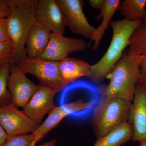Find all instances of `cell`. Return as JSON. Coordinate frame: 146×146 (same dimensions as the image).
<instances>
[{
  "label": "cell",
  "instance_id": "1",
  "mask_svg": "<svg viewBox=\"0 0 146 146\" xmlns=\"http://www.w3.org/2000/svg\"><path fill=\"white\" fill-rule=\"evenodd\" d=\"M106 87L86 80H78L68 84L62 90L60 106L69 116L85 118L93 116L105 97Z\"/></svg>",
  "mask_w": 146,
  "mask_h": 146
},
{
  "label": "cell",
  "instance_id": "2",
  "mask_svg": "<svg viewBox=\"0 0 146 146\" xmlns=\"http://www.w3.org/2000/svg\"><path fill=\"white\" fill-rule=\"evenodd\" d=\"M142 21H128L123 19L111 22L112 40L102 57L96 63L91 65L90 74L87 77L91 81L100 83L112 72L128 46L131 34Z\"/></svg>",
  "mask_w": 146,
  "mask_h": 146
},
{
  "label": "cell",
  "instance_id": "3",
  "mask_svg": "<svg viewBox=\"0 0 146 146\" xmlns=\"http://www.w3.org/2000/svg\"><path fill=\"white\" fill-rule=\"evenodd\" d=\"M11 10L6 19L10 41L14 47L11 63L16 64L27 57L25 42L35 21V12L38 0H9Z\"/></svg>",
  "mask_w": 146,
  "mask_h": 146
},
{
  "label": "cell",
  "instance_id": "4",
  "mask_svg": "<svg viewBox=\"0 0 146 146\" xmlns=\"http://www.w3.org/2000/svg\"><path fill=\"white\" fill-rule=\"evenodd\" d=\"M142 56L126 52L106 77L110 80L106 86V97H118L132 102L140 77Z\"/></svg>",
  "mask_w": 146,
  "mask_h": 146
},
{
  "label": "cell",
  "instance_id": "5",
  "mask_svg": "<svg viewBox=\"0 0 146 146\" xmlns=\"http://www.w3.org/2000/svg\"><path fill=\"white\" fill-rule=\"evenodd\" d=\"M131 102L105 97L94 111L92 123L98 139L127 122Z\"/></svg>",
  "mask_w": 146,
  "mask_h": 146
},
{
  "label": "cell",
  "instance_id": "6",
  "mask_svg": "<svg viewBox=\"0 0 146 146\" xmlns=\"http://www.w3.org/2000/svg\"><path fill=\"white\" fill-rule=\"evenodd\" d=\"M58 63L59 61L46 60L40 57H27L16 65L26 74H31L38 79L40 84L58 93L67 86L60 75Z\"/></svg>",
  "mask_w": 146,
  "mask_h": 146
},
{
  "label": "cell",
  "instance_id": "7",
  "mask_svg": "<svg viewBox=\"0 0 146 146\" xmlns=\"http://www.w3.org/2000/svg\"><path fill=\"white\" fill-rule=\"evenodd\" d=\"M0 125L7 138L33 133L40 125L12 102L0 107Z\"/></svg>",
  "mask_w": 146,
  "mask_h": 146
},
{
  "label": "cell",
  "instance_id": "8",
  "mask_svg": "<svg viewBox=\"0 0 146 146\" xmlns=\"http://www.w3.org/2000/svg\"><path fill=\"white\" fill-rule=\"evenodd\" d=\"M62 9L67 26L73 33L91 39L96 28L89 23L83 11L82 0H57Z\"/></svg>",
  "mask_w": 146,
  "mask_h": 146
},
{
  "label": "cell",
  "instance_id": "9",
  "mask_svg": "<svg viewBox=\"0 0 146 146\" xmlns=\"http://www.w3.org/2000/svg\"><path fill=\"white\" fill-rule=\"evenodd\" d=\"M35 18L37 23L52 33L64 34L66 20L57 0H38Z\"/></svg>",
  "mask_w": 146,
  "mask_h": 146
},
{
  "label": "cell",
  "instance_id": "10",
  "mask_svg": "<svg viewBox=\"0 0 146 146\" xmlns=\"http://www.w3.org/2000/svg\"><path fill=\"white\" fill-rule=\"evenodd\" d=\"M26 73L15 64L10 63L8 88L12 102L18 107L23 108L36 92L38 85L26 76Z\"/></svg>",
  "mask_w": 146,
  "mask_h": 146
},
{
  "label": "cell",
  "instance_id": "11",
  "mask_svg": "<svg viewBox=\"0 0 146 146\" xmlns=\"http://www.w3.org/2000/svg\"><path fill=\"white\" fill-rule=\"evenodd\" d=\"M89 47L82 39L66 37L52 33L46 49L40 57L46 60L60 61L69 54L84 50Z\"/></svg>",
  "mask_w": 146,
  "mask_h": 146
},
{
  "label": "cell",
  "instance_id": "12",
  "mask_svg": "<svg viewBox=\"0 0 146 146\" xmlns=\"http://www.w3.org/2000/svg\"><path fill=\"white\" fill-rule=\"evenodd\" d=\"M128 122L133 128L131 140L146 138V86L138 83L129 113Z\"/></svg>",
  "mask_w": 146,
  "mask_h": 146
},
{
  "label": "cell",
  "instance_id": "13",
  "mask_svg": "<svg viewBox=\"0 0 146 146\" xmlns=\"http://www.w3.org/2000/svg\"><path fill=\"white\" fill-rule=\"evenodd\" d=\"M57 92L49 87L41 84L23 111L39 125L45 115L48 114L55 107L54 99Z\"/></svg>",
  "mask_w": 146,
  "mask_h": 146
},
{
  "label": "cell",
  "instance_id": "14",
  "mask_svg": "<svg viewBox=\"0 0 146 146\" xmlns=\"http://www.w3.org/2000/svg\"><path fill=\"white\" fill-rule=\"evenodd\" d=\"M52 32L35 22L27 36L25 42L27 57H40L46 49Z\"/></svg>",
  "mask_w": 146,
  "mask_h": 146
},
{
  "label": "cell",
  "instance_id": "15",
  "mask_svg": "<svg viewBox=\"0 0 146 146\" xmlns=\"http://www.w3.org/2000/svg\"><path fill=\"white\" fill-rule=\"evenodd\" d=\"M58 67L63 81L68 85L82 77H87L91 65L81 59L68 57L59 61Z\"/></svg>",
  "mask_w": 146,
  "mask_h": 146
},
{
  "label": "cell",
  "instance_id": "16",
  "mask_svg": "<svg viewBox=\"0 0 146 146\" xmlns=\"http://www.w3.org/2000/svg\"><path fill=\"white\" fill-rule=\"evenodd\" d=\"M120 3V0H105L99 15L96 17L97 20L102 19L101 23L98 28H96L90 39L89 44L94 42L92 49L94 50H96L99 47L105 33L110 25L112 17L118 10Z\"/></svg>",
  "mask_w": 146,
  "mask_h": 146
},
{
  "label": "cell",
  "instance_id": "17",
  "mask_svg": "<svg viewBox=\"0 0 146 146\" xmlns=\"http://www.w3.org/2000/svg\"><path fill=\"white\" fill-rule=\"evenodd\" d=\"M133 133V127L127 122L98 139L93 146H120L131 140Z\"/></svg>",
  "mask_w": 146,
  "mask_h": 146
},
{
  "label": "cell",
  "instance_id": "18",
  "mask_svg": "<svg viewBox=\"0 0 146 146\" xmlns=\"http://www.w3.org/2000/svg\"><path fill=\"white\" fill-rule=\"evenodd\" d=\"M48 115L46 119L32 133L36 143L42 140L51 131L57 127L63 119L69 116L67 111L60 106H55Z\"/></svg>",
  "mask_w": 146,
  "mask_h": 146
},
{
  "label": "cell",
  "instance_id": "19",
  "mask_svg": "<svg viewBox=\"0 0 146 146\" xmlns=\"http://www.w3.org/2000/svg\"><path fill=\"white\" fill-rule=\"evenodd\" d=\"M118 10L126 21H143L146 12V0H125Z\"/></svg>",
  "mask_w": 146,
  "mask_h": 146
},
{
  "label": "cell",
  "instance_id": "20",
  "mask_svg": "<svg viewBox=\"0 0 146 146\" xmlns=\"http://www.w3.org/2000/svg\"><path fill=\"white\" fill-rule=\"evenodd\" d=\"M128 47V52L146 56V24L143 21L131 34Z\"/></svg>",
  "mask_w": 146,
  "mask_h": 146
},
{
  "label": "cell",
  "instance_id": "21",
  "mask_svg": "<svg viewBox=\"0 0 146 146\" xmlns=\"http://www.w3.org/2000/svg\"><path fill=\"white\" fill-rule=\"evenodd\" d=\"M10 73V63L0 67V107L12 103L11 96L8 88Z\"/></svg>",
  "mask_w": 146,
  "mask_h": 146
},
{
  "label": "cell",
  "instance_id": "22",
  "mask_svg": "<svg viewBox=\"0 0 146 146\" xmlns=\"http://www.w3.org/2000/svg\"><path fill=\"white\" fill-rule=\"evenodd\" d=\"M14 51V46L10 40L0 42V67L11 63Z\"/></svg>",
  "mask_w": 146,
  "mask_h": 146
},
{
  "label": "cell",
  "instance_id": "23",
  "mask_svg": "<svg viewBox=\"0 0 146 146\" xmlns=\"http://www.w3.org/2000/svg\"><path fill=\"white\" fill-rule=\"evenodd\" d=\"M34 142V135L30 133L9 137L1 146H30Z\"/></svg>",
  "mask_w": 146,
  "mask_h": 146
},
{
  "label": "cell",
  "instance_id": "24",
  "mask_svg": "<svg viewBox=\"0 0 146 146\" xmlns=\"http://www.w3.org/2000/svg\"><path fill=\"white\" fill-rule=\"evenodd\" d=\"M10 40L6 18L0 19V42H5Z\"/></svg>",
  "mask_w": 146,
  "mask_h": 146
},
{
  "label": "cell",
  "instance_id": "25",
  "mask_svg": "<svg viewBox=\"0 0 146 146\" xmlns=\"http://www.w3.org/2000/svg\"><path fill=\"white\" fill-rule=\"evenodd\" d=\"M11 10L9 0H0V19L6 18Z\"/></svg>",
  "mask_w": 146,
  "mask_h": 146
},
{
  "label": "cell",
  "instance_id": "26",
  "mask_svg": "<svg viewBox=\"0 0 146 146\" xmlns=\"http://www.w3.org/2000/svg\"><path fill=\"white\" fill-rule=\"evenodd\" d=\"M140 77L139 82L146 86V56H143L140 65Z\"/></svg>",
  "mask_w": 146,
  "mask_h": 146
},
{
  "label": "cell",
  "instance_id": "27",
  "mask_svg": "<svg viewBox=\"0 0 146 146\" xmlns=\"http://www.w3.org/2000/svg\"><path fill=\"white\" fill-rule=\"evenodd\" d=\"M105 0H89V2L90 5L95 9L101 10Z\"/></svg>",
  "mask_w": 146,
  "mask_h": 146
},
{
  "label": "cell",
  "instance_id": "28",
  "mask_svg": "<svg viewBox=\"0 0 146 146\" xmlns=\"http://www.w3.org/2000/svg\"><path fill=\"white\" fill-rule=\"evenodd\" d=\"M7 139V136L5 131L0 125V146L2 145Z\"/></svg>",
  "mask_w": 146,
  "mask_h": 146
},
{
  "label": "cell",
  "instance_id": "29",
  "mask_svg": "<svg viewBox=\"0 0 146 146\" xmlns=\"http://www.w3.org/2000/svg\"><path fill=\"white\" fill-rule=\"evenodd\" d=\"M56 143V140H52V141H49L48 143H46L42 145L41 146H55Z\"/></svg>",
  "mask_w": 146,
  "mask_h": 146
},
{
  "label": "cell",
  "instance_id": "30",
  "mask_svg": "<svg viewBox=\"0 0 146 146\" xmlns=\"http://www.w3.org/2000/svg\"><path fill=\"white\" fill-rule=\"evenodd\" d=\"M140 146H146V138H143L139 140Z\"/></svg>",
  "mask_w": 146,
  "mask_h": 146
},
{
  "label": "cell",
  "instance_id": "31",
  "mask_svg": "<svg viewBox=\"0 0 146 146\" xmlns=\"http://www.w3.org/2000/svg\"><path fill=\"white\" fill-rule=\"evenodd\" d=\"M143 21L145 24H146V12L145 14V16H144L143 19Z\"/></svg>",
  "mask_w": 146,
  "mask_h": 146
},
{
  "label": "cell",
  "instance_id": "32",
  "mask_svg": "<svg viewBox=\"0 0 146 146\" xmlns=\"http://www.w3.org/2000/svg\"><path fill=\"white\" fill-rule=\"evenodd\" d=\"M36 143L34 142V143H33L30 146H35V145H36Z\"/></svg>",
  "mask_w": 146,
  "mask_h": 146
}]
</instances>
